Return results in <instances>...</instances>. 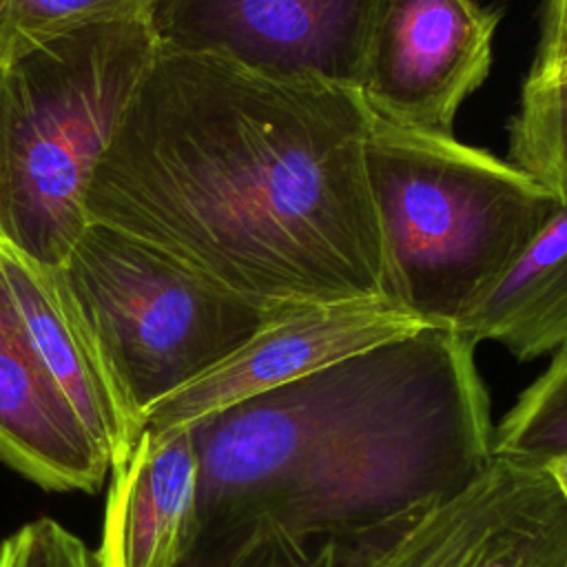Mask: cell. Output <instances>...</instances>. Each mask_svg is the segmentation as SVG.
<instances>
[{
	"label": "cell",
	"instance_id": "obj_20",
	"mask_svg": "<svg viewBox=\"0 0 567 567\" xmlns=\"http://www.w3.org/2000/svg\"><path fill=\"white\" fill-rule=\"evenodd\" d=\"M556 481V485L560 487L565 501H567V456H560V458H554L549 461L547 465H543Z\"/></svg>",
	"mask_w": 567,
	"mask_h": 567
},
{
	"label": "cell",
	"instance_id": "obj_8",
	"mask_svg": "<svg viewBox=\"0 0 567 567\" xmlns=\"http://www.w3.org/2000/svg\"><path fill=\"white\" fill-rule=\"evenodd\" d=\"M498 20L474 0H381L359 82L368 111L452 135L461 104L492 69Z\"/></svg>",
	"mask_w": 567,
	"mask_h": 567
},
{
	"label": "cell",
	"instance_id": "obj_18",
	"mask_svg": "<svg viewBox=\"0 0 567 567\" xmlns=\"http://www.w3.org/2000/svg\"><path fill=\"white\" fill-rule=\"evenodd\" d=\"M0 567H95V563L80 536L40 516L0 543Z\"/></svg>",
	"mask_w": 567,
	"mask_h": 567
},
{
	"label": "cell",
	"instance_id": "obj_12",
	"mask_svg": "<svg viewBox=\"0 0 567 567\" xmlns=\"http://www.w3.org/2000/svg\"><path fill=\"white\" fill-rule=\"evenodd\" d=\"M0 268L44 365L111 465L122 461L144 432V419L111 372L58 268L35 266L4 248Z\"/></svg>",
	"mask_w": 567,
	"mask_h": 567
},
{
	"label": "cell",
	"instance_id": "obj_7",
	"mask_svg": "<svg viewBox=\"0 0 567 567\" xmlns=\"http://www.w3.org/2000/svg\"><path fill=\"white\" fill-rule=\"evenodd\" d=\"M368 567H567V501L543 467L492 454L410 518Z\"/></svg>",
	"mask_w": 567,
	"mask_h": 567
},
{
	"label": "cell",
	"instance_id": "obj_10",
	"mask_svg": "<svg viewBox=\"0 0 567 567\" xmlns=\"http://www.w3.org/2000/svg\"><path fill=\"white\" fill-rule=\"evenodd\" d=\"M0 461L49 492L102 489L111 458L38 354L0 268Z\"/></svg>",
	"mask_w": 567,
	"mask_h": 567
},
{
	"label": "cell",
	"instance_id": "obj_4",
	"mask_svg": "<svg viewBox=\"0 0 567 567\" xmlns=\"http://www.w3.org/2000/svg\"><path fill=\"white\" fill-rule=\"evenodd\" d=\"M159 42L151 18L60 35L0 66V248L60 268Z\"/></svg>",
	"mask_w": 567,
	"mask_h": 567
},
{
	"label": "cell",
	"instance_id": "obj_6",
	"mask_svg": "<svg viewBox=\"0 0 567 567\" xmlns=\"http://www.w3.org/2000/svg\"><path fill=\"white\" fill-rule=\"evenodd\" d=\"M381 0H155L164 47L210 53L277 80L359 91Z\"/></svg>",
	"mask_w": 567,
	"mask_h": 567
},
{
	"label": "cell",
	"instance_id": "obj_14",
	"mask_svg": "<svg viewBox=\"0 0 567 567\" xmlns=\"http://www.w3.org/2000/svg\"><path fill=\"white\" fill-rule=\"evenodd\" d=\"M509 162L567 206V71L525 80L509 122Z\"/></svg>",
	"mask_w": 567,
	"mask_h": 567
},
{
	"label": "cell",
	"instance_id": "obj_19",
	"mask_svg": "<svg viewBox=\"0 0 567 567\" xmlns=\"http://www.w3.org/2000/svg\"><path fill=\"white\" fill-rule=\"evenodd\" d=\"M567 71V0H543L540 38L527 78Z\"/></svg>",
	"mask_w": 567,
	"mask_h": 567
},
{
	"label": "cell",
	"instance_id": "obj_16",
	"mask_svg": "<svg viewBox=\"0 0 567 567\" xmlns=\"http://www.w3.org/2000/svg\"><path fill=\"white\" fill-rule=\"evenodd\" d=\"M155 0H0V66L80 29L151 16Z\"/></svg>",
	"mask_w": 567,
	"mask_h": 567
},
{
	"label": "cell",
	"instance_id": "obj_15",
	"mask_svg": "<svg viewBox=\"0 0 567 567\" xmlns=\"http://www.w3.org/2000/svg\"><path fill=\"white\" fill-rule=\"evenodd\" d=\"M492 454L534 465L567 456V346L498 421Z\"/></svg>",
	"mask_w": 567,
	"mask_h": 567
},
{
	"label": "cell",
	"instance_id": "obj_11",
	"mask_svg": "<svg viewBox=\"0 0 567 567\" xmlns=\"http://www.w3.org/2000/svg\"><path fill=\"white\" fill-rule=\"evenodd\" d=\"M109 476L95 567H184L197 529L193 430L144 427Z\"/></svg>",
	"mask_w": 567,
	"mask_h": 567
},
{
	"label": "cell",
	"instance_id": "obj_1",
	"mask_svg": "<svg viewBox=\"0 0 567 567\" xmlns=\"http://www.w3.org/2000/svg\"><path fill=\"white\" fill-rule=\"evenodd\" d=\"M357 89L159 44L89 188L91 221L284 308L383 299Z\"/></svg>",
	"mask_w": 567,
	"mask_h": 567
},
{
	"label": "cell",
	"instance_id": "obj_9",
	"mask_svg": "<svg viewBox=\"0 0 567 567\" xmlns=\"http://www.w3.org/2000/svg\"><path fill=\"white\" fill-rule=\"evenodd\" d=\"M388 299L315 306L268 323L221 363L153 403L144 427L193 425L244 399L421 328Z\"/></svg>",
	"mask_w": 567,
	"mask_h": 567
},
{
	"label": "cell",
	"instance_id": "obj_3",
	"mask_svg": "<svg viewBox=\"0 0 567 567\" xmlns=\"http://www.w3.org/2000/svg\"><path fill=\"white\" fill-rule=\"evenodd\" d=\"M365 177L383 299L423 326L452 328L558 208L512 162L454 135L372 115Z\"/></svg>",
	"mask_w": 567,
	"mask_h": 567
},
{
	"label": "cell",
	"instance_id": "obj_13",
	"mask_svg": "<svg viewBox=\"0 0 567 567\" xmlns=\"http://www.w3.org/2000/svg\"><path fill=\"white\" fill-rule=\"evenodd\" d=\"M472 346L496 341L518 361L567 346V206L545 226L454 326Z\"/></svg>",
	"mask_w": 567,
	"mask_h": 567
},
{
	"label": "cell",
	"instance_id": "obj_2",
	"mask_svg": "<svg viewBox=\"0 0 567 567\" xmlns=\"http://www.w3.org/2000/svg\"><path fill=\"white\" fill-rule=\"evenodd\" d=\"M474 348L421 326L188 425L197 529L184 567L255 536L365 538L467 485L494 439Z\"/></svg>",
	"mask_w": 567,
	"mask_h": 567
},
{
	"label": "cell",
	"instance_id": "obj_5",
	"mask_svg": "<svg viewBox=\"0 0 567 567\" xmlns=\"http://www.w3.org/2000/svg\"><path fill=\"white\" fill-rule=\"evenodd\" d=\"M58 272L142 419L268 323L306 310L241 297L100 221H89Z\"/></svg>",
	"mask_w": 567,
	"mask_h": 567
},
{
	"label": "cell",
	"instance_id": "obj_17",
	"mask_svg": "<svg viewBox=\"0 0 567 567\" xmlns=\"http://www.w3.org/2000/svg\"><path fill=\"white\" fill-rule=\"evenodd\" d=\"M408 520L365 538L317 545H297L281 536H255L197 567H368Z\"/></svg>",
	"mask_w": 567,
	"mask_h": 567
}]
</instances>
